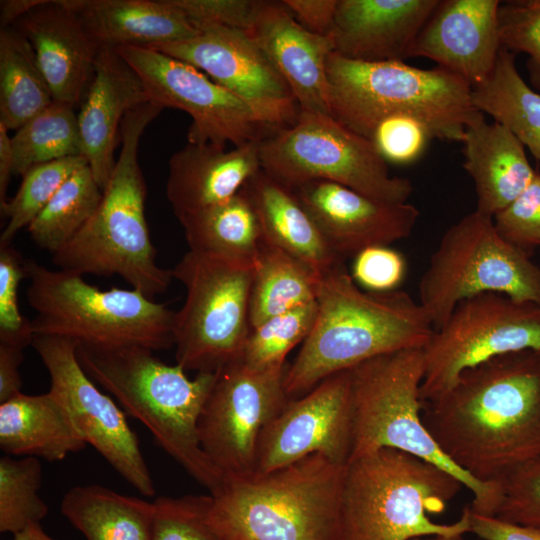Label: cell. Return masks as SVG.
I'll return each mask as SVG.
<instances>
[{
	"label": "cell",
	"mask_w": 540,
	"mask_h": 540,
	"mask_svg": "<svg viewBox=\"0 0 540 540\" xmlns=\"http://www.w3.org/2000/svg\"><path fill=\"white\" fill-rule=\"evenodd\" d=\"M440 450L474 480L497 483L540 456V351L500 355L464 371L422 402Z\"/></svg>",
	"instance_id": "cell-1"
},
{
	"label": "cell",
	"mask_w": 540,
	"mask_h": 540,
	"mask_svg": "<svg viewBox=\"0 0 540 540\" xmlns=\"http://www.w3.org/2000/svg\"><path fill=\"white\" fill-rule=\"evenodd\" d=\"M316 303L313 328L285 372L288 399L372 358L424 348L434 333L424 308L407 292L364 290L345 263L322 274Z\"/></svg>",
	"instance_id": "cell-2"
},
{
	"label": "cell",
	"mask_w": 540,
	"mask_h": 540,
	"mask_svg": "<svg viewBox=\"0 0 540 540\" xmlns=\"http://www.w3.org/2000/svg\"><path fill=\"white\" fill-rule=\"evenodd\" d=\"M345 472L312 454L264 475L226 480L210 494L209 522L221 540H353Z\"/></svg>",
	"instance_id": "cell-3"
},
{
	"label": "cell",
	"mask_w": 540,
	"mask_h": 540,
	"mask_svg": "<svg viewBox=\"0 0 540 540\" xmlns=\"http://www.w3.org/2000/svg\"><path fill=\"white\" fill-rule=\"evenodd\" d=\"M77 358L91 379L138 419L157 444L210 494L225 480L201 448L198 421L215 372L189 379L180 365H168L141 346L77 344Z\"/></svg>",
	"instance_id": "cell-4"
},
{
	"label": "cell",
	"mask_w": 540,
	"mask_h": 540,
	"mask_svg": "<svg viewBox=\"0 0 540 540\" xmlns=\"http://www.w3.org/2000/svg\"><path fill=\"white\" fill-rule=\"evenodd\" d=\"M163 109L150 101L124 117L120 152L95 213L53 253L52 261L60 270L82 276L118 275L151 299L168 289L173 275L156 262L145 217L147 186L138 160L141 136Z\"/></svg>",
	"instance_id": "cell-5"
},
{
	"label": "cell",
	"mask_w": 540,
	"mask_h": 540,
	"mask_svg": "<svg viewBox=\"0 0 540 540\" xmlns=\"http://www.w3.org/2000/svg\"><path fill=\"white\" fill-rule=\"evenodd\" d=\"M465 487L452 473L413 454L382 448L352 459L345 472V508L353 540H410L469 533V508L453 523L439 514Z\"/></svg>",
	"instance_id": "cell-6"
},
{
	"label": "cell",
	"mask_w": 540,
	"mask_h": 540,
	"mask_svg": "<svg viewBox=\"0 0 540 540\" xmlns=\"http://www.w3.org/2000/svg\"><path fill=\"white\" fill-rule=\"evenodd\" d=\"M326 72L332 116L367 139L380 119L406 113L425 121L435 138L462 142L466 125L480 112L471 85L439 66L361 62L332 52Z\"/></svg>",
	"instance_id": "cell-7"
},
{
	"label": "cell",
	"mask_w": 540,
	"mask_h": 540,
	"mask_svg": "<svg viewBox=\"0 0 540 540\" xmlns=\"http://www.w3.org/2000/svg\"><path fill=\"white\" fill-rule=\"evenodd\" d=\"M27 302L35 311L34 335L70 339L96 347L141 346L152 351L174 346V316L136 289L101 290L82 275L51 270L26 260Z\"/></svg>",
	"instance_id": "cell-8"
},
{
	"label": "cell",
	"mask_w": 540,
	"mask_h": 540,
	"mask_svg": "<svg viewBox=\"0 0 540 540\" xmlns=\"http://www.w3.org/2000/svg\"><path fill=\"white\" fill-rule=\"evenodd\" d=\"M424 373L423 348L381 355L351 369L354 446L350 461L382 448L413 454L455 475L473 495L472 512L494 516L500 483H481L461 471L423 423L420 389Z\"/></svg>",
	"instance_id": "cell-9"
},
{
	"label": "cell",
	"mask_w": 540,
	"mask_h": 540,
	"mask_svg": "<svg viewBox=\"0 0 540 540\" xmlns=\"http://www.w3.org/2000/svg\"><path fill=\"white\" fill-rule=\"evenodd\" d=\"M487 292L540 305V268L499 235L493 218L475 210L442 235L421 276L418 302L437 330L462 300Z\"/></svg>",
	"instance_id": "cell-10"
},
{
	"label": "cell",
	"mask_w": 540,
	"mask_h": 540,
	"mask_svg": "<svg viewBox=\"0 0 540 540\" xmlns=\"http://www.w3.org/2000/svg\"><path fill=\"white\" fill-rule=\"evenodd\" d=\"M171 271L186 290L174 316L176 364L214 373L239 360L251 332L253 264L188 250Z\"/></svg>",
	"instance_id": "cell-11"
},
{
	"label": "cell",
	"mask_w": 540,
	"mask_h": 540,
	"mask_svg": "<svg viewBox=\"0 0 540 540\" xmlns=\"http://www.w3.org/2000/svg\"><path fill=\"white\" fill-rule=\"evenodd\" d=\"M259 156L261 169L288 187L326 180L387 203H406L414 189L390 174L370 140L329 115L300 111L259 141Z\"/></svg>",
	"instance_id": "cell-12"
},
{
	"label": "cell",
	"mask_w": 540,
	"mask_h": 540,
	"mask_svg": "<svg viewBox=\"0 0 540 540\" xmlns=\"http://www.w3.org/2000/svg\"><path fill=\"white\" fill-rule=\"evenodd\" d=\"M540 351V305L487 292L462 300L423 348L422 402L450 389L459 376L492 358Z\"/></svg>",
	"instance_id": "cell-13"
},
{
	"label": "cell",
	"mask_w": 540,
	"mask_h": 540,
	"mask_svg": "<svg viewBox=\"0 0 540 540\" xmlns=\"http://www.w3.org/2000/svg\"><path fill=\"white\" fill-rule=\"evenodd\" d=\"M287 366L255 371L236 360L215 372L198 435L202 450L225 481L254 474L261 432L288 401Z\"/></svg>",
	"instance_id": "cell-14"
},
{
	"label": "cell",
	"mask_w": 540,
	"mask_h": 540,
	"mask_svg": "<svg viewBox=\"0 0 540 540\" xmlns=\"http://www.w3.org/2000/svg\"><path fill=\"white\" fill-rule=\"evenodd\" d=\"M50 377V392L63 404L72 423L88 445L144 496L155 487L136 433L125 411L103 393L84 371L77 343L66 338L34 335L32 344Z\"/></svg>",
	"instance_id": "cell-15"
},
{
	"label": "cell",
	"mask_w": 540,
	"mask_h": 540,
	"mask_svg": "<svg viewBox=\"0 0 540 540\" xmlns=\"http://www.w3.org/2000/svg\"><path fill=\"white\" fill-rule=\"evenodd\" d=\"M116 50L138 74L150 101L191 116L188 143L239 147L271 132L241 99L194 66L148 47Z\"/></svg>",
	"instance_id": "cell-16"
},
{
	"label": "cell",
	"mask_w": 540,
	"mask_h": 540,
	"mask_svg": "<svg viewBox=\"0 0 540 540\" xmlns=\"http://www.w3.org/2000/svg\"><path fill=\"white\" fill-rule=\"evenodd\" d=\"M186 40L148 47L186 62L241 99L273 131L292 126L300 107L284 78L245 30L197 27Z\"/></svg>",
	"instance_id": "cell-17"
},
{
	"label": "cell",
	"mask_w": 540,
	"mask_h": 540,
	"mask_svg": "<svg viewBox=\"0 0 540 540\" xmlns=\"http://www.w3.org/2000/svg\"><path fill=\"white\" fill-rule=\"evenodd\" d=\"M353 446L350 369L325 378L301 397L288 399L261 432L252 476L270 473L312 454L346 466Z\"/></svg>",
	"instance_id": "cell-18"
},
{
	"label": "cell",
	"mask_w": 540,
	"mask_h": 540,
	"mask_svg": "<svg viewBox=\"0 0 540 540\" xmlns=\"http://www.w3.org/2000/svg\"><path fill=\"white\" fill-rule=\"evenodd\" d=\"M289 188L345 261L366 248L407 238L420 215L407 202H382L336 182L311 180Z\"/></svg>",
	"instance_id": "cell-19"
},
{
	"label": "cell",
	"mask_w": 540,
	"mask_h": 540,
	"mask_svg": "<svg viewBox=\"0 0 540 540\" xmlns=\"http://www.w3.org/2000/svg\"><path fill=\"white\" fill-rule=\"evenodd\" d=\"M499 0H440L411 49L475 87L492 73L501 49Z\"/></svg>",
	"instance_id": "cell-20"
},
{
	"label": "cell",
	"mask_w": 540,
	"mask_h": 540,
	"mask_svg": "<svg viewBox=\"0 0 540 540\" xmlns=\"http://www.w3.org/2000/svg\"><path fill=\"white\" fill-rule=\"evenodd\" d=\"M290 87L300 111L332 116L328 56L331 36L306 30L283 1L259 0L247 30Z\"/></svg>",
	"instance_id": "cell-21"
},
{
	"label": "cell",
	"mask_w": 540,
	"mask_h": 540,
	"mask_svg": "<svg viewBox=\"0 0 540 540\" xmlns=\"http://www.w3.org/2000/svg\"><path fill=\"white\" fill-rule=\"evenodd\" d=\"M150 102L144 84L112 48H101L77 112L82 154L103 191L114 169L115 148L126 114Z\"/></svg>",
	"instance_id": "cell-22"
},
{
	"label": "cell",
	"mask_w": 540,
	"mask_h": 540,
	"mask_svg": "<svg viewBox=\"0 0 540 540\" xmlns=\"http://www.w3.org/2000/svg\"><path fill=\"white\" fill-rule=\"evenodd\" d=\"M13 27L30 42L53 100L80 106L101 49L80 18L62 0H47Z\"/></svg>",
	"instance_id": "cell-23"
},
{
	"label": "cell",
	"mask_w": 540,
	"mask_h": 540,
	"mask_svg": "<svg viewBox=\"0 0 540 540\" xmlns=\"http://www.w3.org/2000/svg\"><path fill=\"white\" fill-rule=\"evenodd\" d=\"M440 0H338L334 53L361 62L403 61Z\"/></svg>",
	"instance_id": "cell-24"
},
{
	"label": "cell",
	"mask_w": 540,
	"mask_h": 540,
	"mask_svg": "<svg viewBox=\"0 0 540 540\" xmlns=\"http://www.w3.org/2000/svg\"><path fill=\"white\" fill-rule=\"evenodd\" d=\"M259 141L230 150L210 143H187L175 152L169 160L166 196L176 217L235 196L261 169Z\"/></svg>",
	"instance_id": "cell-25"
},
{
	"label": "cell",
	"mask_w": 540,
	"mask_h": 540,
	"mask_svg": "<svg viewBox=\"0 0 540 540\" xmlns=\"http://www.w3.org/2000/svg\"><path fill=\"white\" fill-rule=\"evenodd\" d=\"M463 168L474 181L476 211L493 218L533 180L524 145L503 124L479 112L465 128Z\"/></svg>",
	"instance_id": "cell-26"
},
{
	"label": "cell",
	"mask_w": 540,
	"mask_h": 540,
	"mask_svg": "<svg viewBox=\"0 0 540 540\" xmlns=\"http://www.w3.org/2000/svg\"><path fill=\"white\" fill-rule=\"evenodd\" d=\"M100 48L152 47L190 39L198 28L171 0H62Z\"/></svg>",
	"instance_id": "cell-27"
},
{
	"label": "cell",
	"mask_w": 540,
	"mask_h": 540,
	"mask_svg": "<svg viewBox=\"0 0 540 540\" xmlns=\"http://www.w3.org/2000/svg\"><path fill=\"white\" fill-rule=\"evenodd\" d=\"M255 209L262 238L320 274L345 263L291 188L260 169L243 187Z\"/></svg>",
	"instance_id": "cell-28"
},
{
	"label": "cell",
	"mask_w": 540,
	"mask_h": 540,
	"mask_svg": "<svg viewBox=\"0 0 540 540\" xmlns=\"http://www.w3.org/2000/svg\"><path fill=\"white\" fill-rule=\"evenodd\" d=\"M86 446L65 407L50 391L21 392L0 404V448L5 455L55 462Z\"/></svg>",
	"instance_id": "cell-29"
},
{
	"label": "cell",
	"mask_w": 540,
	"mask_h": 540,
	"mask_svg": "<svg viewBox=\"0 0 540 540\" xmlns=\"http://www.w3.org/2000/svg\"><path fill=\"white\" fill-rule=\"evenodd\" d=\"M60 510L87 540L152 539L154 502L93 484L68 490Z\"/></svg>",
	"instance_id": "cell-30"
},
{
	"label": "cell",
	"mask_w": 540,
	"mask_h": 540,
	"mask_svg": "<svg viewBox=\"0 0 540 540\" xmlns=\"http://www.w3.org/2000/svg\"><path fill=\"white\" fill-rule=\"evenodd\" d=\"M178 220L189 250L254 264L263 238L257 214L244 188L223 203Z\"/></svg>",
	"instance_id": "cell-31"
},
{
	"label": "cell",
	"mask_w": 540,
	"mask_h": 540,
	"mask_svg": "<svg viewBox=\"0 0 540 540\" xmlns=\"http://www.w3.org/2000/svg\"><path fill=\"white\" fill-rule=\"evenodd\" d=\"M322 274L262 240L253 264L251 329L269 318L316 301Z\"/></svg>",
	"instance_id": "cell-32"
},
{
	"label": "cell",
	"mask_w": 540,
	"mask_h": 540,
	"mask_svg": "<svg viewBox=\"0 0 540 540\" xmlns=\"http://www.w3.org/2000/svg\"><path fill=\"white\" fill-rule=\"evenodd\" d=\"M515 56L501 47L492 73L472 88V101L484 115L506 126L540 160V93L524 81Z\"/></svg>",
	"instance_id": "cell-33"
},
{
	"label": "cell",
	"mask_w": 540,
	"mask_h": 540,
	"mask_svg": "<svg viewBox=\"0 0 540 540\" xmlns=\"http://www.w3.org/2000/svg\"><path fill=\"white\" fill-rule=\"evenodd\" d=\"M30 42L15 27L0 29V123L17 130L53 103Z\"/></svg>",
	"instance_id": "cell-34"
},
{
	"label": "cell",
	"mask_w": 540,
	"mask_h": 540,
	"mask_svg": "<svg viewBox=\"0 0 540 540\" xmlns=\"http://www.w3.org/2000/svg\"><path fill=\"white\" fill-rule=\"evenodd\" d=\"M102 192L88 163L81 165L27 227L32 240L52 254L62 249L93 216Z\"/></svg>",
	"instance_id": "cell-35"
},
{
	"label": "cell",
	"mask_w": 540,
	"mask_h": 540,
	"mask_svg": "<svg viewBox=\"0 0 540 540\" xmlns=\"http://www.w3.org/2000/svg\"><path fill=\"white\" fill-rule=\"evenodd\" d=\"M11 144L14 174L21 176L39 164L83 156L76 108L53 101L16 130Z\"/></svg>",
	"instance_id": "cell-36"
},
{
	"label": "cell",
	"mask_w": 540,
	"mask_h": 540,
	"mask_svg": "<svg viewBox=\"0 0 540 540\" xmlns=\"http://www.w3.org/2000/svg\"><path fill=\"white\" fill-rule=\"evenodd\" d=\"M316 315L314 301L269 318L251 329L239 360L255 371L286 366L287 355L307 338Z\"/></svg>",
	"instance_id": "cell-37"
},
{
	"label": "cell",
	"mask_w": 540,
	"mask_h": 540,
	"mask_svg": "<svg viewBox=\"0 0 540 540\" xmlns=\"http://www.w3.org/2000/svg\"><path fill=\"white\" fill-rule=\"evenodd\" d=\"M42 467L38 458H0V531L15 534L48 514L39 496Z\"/></svg>",
	"instance_id": "cell-38"
},
{
	"label": "cell",
	"mask_w": 540,
	"mask_h": 540,
	"mask_svg": "<svg viewBox=\"0 0 540 540\" xmlns=\"http://www.w3.org/2000/svg\"><path fill=\"white\" fill-rule=\"evenodd\" d=\"M83 156L67 157L30 168L10 200L0 205L8 219L0 235V245L11 244L15 235L37 217L67 178L81 165Z\"/></svg>",
	"instance_id": "cell-39"
},
{
	"label": "cell",
	"mask_w": 540,
	"mask_h": 540,
	"mask_svg": "<svg viewBox=\"0 0 540 540\" xmlns=\"http://www.w3.org/2000/svg\"><path fill=\"white\" fill-rule=\"evenodd\" d=\"M211 495L160 496L151 540H221L209 522Z\"/></svg>",
	"instance_id": "cell-40"
},
{
	"label": "cell",
	"mask_w": 540,
	"mask_h": 540,
	"mask_svg": "<svg viewBox=\"0 0 540 540\" xmlns=\"http://www.w3.org/2000/svg\"><path fill=\"white\" fill-rule=\"evenodd\" d=\"M500 45L528 56L526 68L534 89L540 93V0H509L498 10Z\"/></svg>",
	"instance_id": "cell-41"
},
{
	"label": "cell",
	"mask_w": 540,
	"mask_h": 540,
	"mask_svg": "<svg viewBox=\"0 0 540 540\" xmlns=\"http://www.w3.org/2000/svg\"><path fill=\"white\" fill-rule=\"evenodd\" d=\"M435 138L429 125L406 113H394L380 119L368 140L387 162L406 165L416 161Z\"/></svg>",
	"instance_id": "cell-42"
},
{
	"label": "cell",
	"mask_w": 540,
	"mask_h": 540,
	"mask_svg": "<svg viewBox=\"0 0 540 540\" xmlns=\"http://www.w3.org/2000/svg\"><path fill=\"white\" fill-rule=\"evenodd\" d=\"M26 277V260L11 244L0 245V343L23 349L34 337L31 320L18 305V288Z\"/></svg>",
	"instance_id": "cell-43"
},
{
	"label": "cell",
	"mask_w": 540,
	"mask_h": 540,
	"mask_svg": "<svg viewBox=\"0 0 540 540\" xmlns=\"http://www.w3.org/2000/svg\"><path fill=\"white\" fill-rule=\"evenodd\" d=\"M496 517L540 527V456L511 471L500 481Z\"/></svg>",
	"instance_id": "cell-44"
},
{
	"label": "cell",
	"mask_w": 540,
	"mask_h": 540,
	"mask_svg": "<svg viewBox=\"0 0 540 540\" xmlns=\"http://www.w3.org/2000/svg\"><path fill=\"white\" fill-rule=\"evenodd\" d=\"M499 235L531 257L540 246V172L505 208L493 216Z\"/></svg>",
	"instance_id": "cell-45"
},
{
	"label": "cell",
	"mask_w": 540,
	"mask_h": 540,
	"mask_svg": "<svg viewBox=\"0 0 540 540\" xmlns=\"http://www.w3.org/2000/svg\"><path fill=\"white\" fill-rule=\"evenodd\" d=\"M407 261L389 245L366 248L353 257L351 276L364 290L389 292L398 290L405 279Z\"/></svg>",
	"instance_id": "cell-46"
},
{
	"label": "cell",
	"mask_w": 540,
	"mask_h": 540,
	"mask_svg": "<svg viewBox=\"0 0 540 540\" xmlns=\"http://www.w3.org/2000/svg\"><path fill=\"white\" fill-rule=\"evenodd\" d=\"M196 26L218 25L247 31L259 0H171Z\"/></svg>",
	"instance_id": "cell-47"
},
{
	"label": "cell",
	"mask_w": 540,
	"mask_h": 540,
	"mask_svg": "<svg viewBox=\"0 0 540 540\" xmlns=\"http://www.w3.org/2000/svg\"><path fill=\"white\" fill-rule=\"evenodd\" d=\"M469 508V507H468ZM469 533L483 540H540V527L522 525L469 509Z\"/></svg>",
	"instance_id": "cell-48"
},
{
	"label": "cell",
	"mask_w": 540,
	"mask_h": 540,
	"mask_svg": "<svg viewBox=\"0 0 540 540\" xmlns=\"http://www.w3.org/2000/svg\"><path fill=\"white\" fill-rule=\"evenodd\" d=\"M283 3L306 30L330 36L338 0H283Z\"/></svg>",
	"instance_id": "cell-49"
},
{
	"label": "cell",
	"mask_w": 540,
	"mask_h": 540,
	"mask_svg": "<svg viewBox=\"0 0 540 540\" xmlns=\"http://www.w3.org/2000/svg\"><path fill=\"white\" fill-rule=\"evenodd\" d=\"M23 348L0 343V404L21 393Z\"/></svg>",
	"instance_id": "cell-50"
},
{
	"label": "cell",
	"mask_w": 540,
	"mask_h": 540,
	"mask_svg": "<svg viewBox=\"0 0 540 540\" xmlns=\"http://www.w3.org/2000/svg\"><path fill=\"white\" fill-rule=\"evenodd\" d=\"M8 129L0 123V205L7 201L6 192L14 174V156Z\"/></svg>",
	"instance_id": "cell-51"
},
{
	"label": "cell",
	"mask_w": 540,
	"mask_h": 540,
	"mask_svg": "<svg viewBox=\"0 0 540 540\" xmlns=\"http://www.w3.org/2000/svg\"><path fill=\"white\" fill-rule=\"evenodd\" d=\"M47 0H1L0 23L2 27H12L21 18Z\"/></svg>",
	"instance_id": "cell-52"
},
{
	"label": "cell",
	"mask_w": 540,
	"mask_h": 540,
	"mask_svg": "<svg viewBox=\"0 0 540 540\" xmlns=\"http://www.w3.org/2000/svg\"><path fill=\"white\" fill-rule=\"evenodd\" d=\"M12 540H57L50 537L41 527L40 523H32L13 534Z\"/></svg>",
	"instance_id": "cell-53"
},
{
	"label": "cell",
	"mask_w": 540,
	"mask_h": 540,
	"mask_svg": "<svg viewBox=\"0 0 540 540\" xmlns=\"http://www.w3.org/2000/svg\"><path fill=\"white\" fill-rule=\"evenodd\" d=\"M410 540H467L465 535H431L424 537H416Z\"/></svg>",
	"instance_id": "cell-54"
}]
</instances>
